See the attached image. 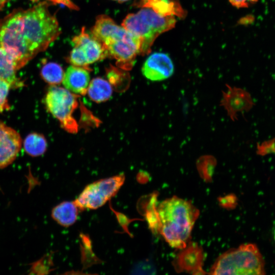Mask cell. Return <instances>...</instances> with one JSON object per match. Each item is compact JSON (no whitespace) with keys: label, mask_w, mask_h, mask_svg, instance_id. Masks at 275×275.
Listing matches in <instances>:
<instances>
[{"label":"cell","mask_w":275,"mask_h":275,"mask_svg":"<svg viewBox=\"0 0 275 275\" xmlns=\"http://www.w3.org/2000/svg\"><path fill=\"white\" fill-rule=\"evenodd\" d=\"M147 1V0H141L140 4H141V3H142L144 2H145V1Z\"/></svg>","instance_id":"d4e9b609"},{"label":"cell","mask_w":275,"mask_h":275,"mask_svg":"<svg viewBox=\"0 0 275 275\" xmlns=\"http://www.w3.org/2000/svg\"><path fill=\"white\" fill-rule=\"evenodd\" d=\"M123 174L99 180L92 183L97 193L107 201L118 192L125 181Z\"/></svg>","instance_id":"4fadbf2b"},{"label":"cell","mask_w":275,"mask_h":275,"mask_svg":"<svg viewBox=\"0 0 275 275\" xmlns=\"http://www.w3.org/2000/svg\"><path fill=\"white\" fill-rule=\"evenodd\" d=\"M158 229L172 248H185L199 211L193 204L176 196L162 201L156 210Z\"/></svg>","instance_id":"6da1fadb"},{"label":"cell","mask_w":275,"mask_h":275,"mask_svg":"<svg viewBox=\"0 0 275 275\" xmlns=\"http://www.w3.org/2000/svg\"><path fill=\"white\" fill-rule=\"evenodd\" d=\"M176 21L175 16L162 13L149 6H142L138 12L128 14L122 26L139 39L140 54L145 55L150 52L155 39L172 29Z\"/></svg>","instance_id":"3957f363"},{"label":"cell","mask_w":275,"mask_h":275,"mask_svg":"<svg viewBox=\"0 0 275 275\" xmlns=\"http://www.w3.org/2000/svg\"><path fill=\"white\" fill-rule=\"evenodd\" d=\"M274 239L275 240V229H274Z\"/></svg>","instance_id":"484cf974"},{"label":"cell","mask_w":275,"mask_h":275,"mask_svg":"<svg viewBox=\"0 0 275 275\" xmlns=\"http://www.w3.org/2000/svg\"><path fill=\"white\" fill-rule=\"evenodd\" d=\"M89 71L84 68L70 66L64 73L62 81L65 88L76 95H85L90 82Z\"/></svg>","instance_id":"30bf717a"},{"label":"cell","mask_w":275,"mask_h":275,"mask_svg":"<svg viewBox=\"0 0 275 275\" xmlns=\"http://www.w3.org/2000/svg\"><path fill=\"white\" fill-rule=\"evenodd\" d=\"M50 2L53 4H62L71 10H77L78 9L72 0H50Z\"/></svg>","instance_id":"ffe728a7"},{"label":"cell","mask_w":275,"mask_h":275,"mask_svg":"<svg viewBox=\"0 0 275 275\" xmlns=\"http://www.w3.org/2000/svg\"><path fill=\"white\" fill-rule=\"evenodd\" d=\"M57 19L41 2L26 10H22V33L34 56L45 50L61 34Z\"/></svg>","instance_id":"7a4b0ae2"},{"label":"cell","mask_w":275,"mask_h":275,"mask_svg":"<svg viewBox=\"0 0 275 275\" xmlns=\"http://www.w3.org/2000/svg\"><path fill=\"white\" fill-rule=\"evenodd\" d=\"M67 60L72 65L86 68L90 70L89 64L82 49L77 46H73Z\"/></svg>","instance_id":"e0dca14e"},{"label":"cell","mask_w":275,"mask_h":275,"mask_svg":"<svg viewBox=\"0 0 275 275\" xmlns=\"http://www.w3.org/2000/svg\"><path fill=\"white\" fill-rule=\"evenodd\" d=\"M116 213L117 217L118 219V221L120 224L121 225L122 227L124 230H127L128 234H130L128 231L127 225L130 220L127 218L122 213L116 212L115 211H114Z\"/></svg>","instance_id":"44dd1931"},{"label":"cell","mask_w":275,"mask_h":275,"mask_svg":"<svg viewBox=\"0 0 275 275\" xmlns=\"http://www.w3.org/2000/svg\"><path fill=\"white\" fill-rule=\"evenodd\" d=\"M11 88L7 81L0 79V112L9 108L7 97Z\"/></svg>","instance_id":"ac0fdd59"},{"label":"cell","mask_w":275,"mask_h":275,"mask_svg":"<svg viewBox=\"0 0 275 275\" xmlns=\"http://www.w3.org/2000/svg\"><path fill=\"white\" fill-rule=\"evenodd\" d=\"M212 274H253L265 273L264 261L256 245L242 244L226 251L212 265Z\"/></svg>","instance_id":"277c9868"},{"label":"cell","mask_w":275,"mask_h":275,"mask_svg":"<svg viewBox=\"0 0 275 275\" xmlns=\"http://www.w3.org/2000/svg\"><path fill=\"white\" fill-rule=\"evenodd\" d=\"M40 74L42 78L47 83L51 85H57L62 82L64 73L60 64L49 62L42 66Z\"/></svg>","instance_id":"2e32d148"},{"label":"cell","mask_w":275,"mask_h":275,"mask_svg":"<svg viewBox=\"0 0 275 275\" xmlns=\"http://www.w3.org/2000/svg\"><path fill=\"white\" fill-rule=\"evenodd\" d=\"M6 0H0V8L4 6Z\"/></svg>","instance_id":"7402d4cb"},{"label":"cell","mask_w":275,"mask_h":275,"mask_svg":"<svg viewBox=\"0 0 275 275\" xmlns=\"http://www.w3.org/2000/svg\"><path fill=\"white\" fill-rule=\"evenodd\" d=\"M31 1H32V2H38V1H40V0H31ZM47 1H50V0H47Z\"/></svg>","instance_id":"cb8c5ba5"},{"label":"cell","mask_w":275,"mask_h":275,"mask_svg":"<svg viewBox=\"0 0 275 275\" xmlns=\"http://www.w3.org/2000/svg\"><path fill=\"white\" fill-rule=\"evenodd\" d=\"M174 71V66L170 57L166 53L156 52L145 61L142 72L147 79L154 81L164 80L170 77Z\"/></svg>","instance_id":"ba28073f"},{"label":"cell","mask_w":275,"mask_h":275,"mask_svg":"<svg viewBox=\"0 0 275 275\" xmlns=\"http://www.w3.org/2000/svg\"><path fill=\"white\" fill-rule=\"evenodd\" d=\"M47 142L44 135L33 132L29 134L23 141L25 152L29 155L37 157L44 154L47 149Z\"/></svg>","instance_id":"9a60e30c"},{"label":"cell","mask_w":275,"mask_h":275,"mask_svg":"<svg viewBox=\"0 0 275 275\" xmlns=\"http://www.w3.org/2000/svg\"><path fill=\"white\" fill-rule=\"evenodd\" d=\"M222 104L232 119L237 112L247 107L248 96L240 89L229 87L224 93Z\"/></svg>","instance_id":"8fae6325"},{"label":"cell","mask_w":275,"mask_h":275,"mask_svg":"<svg viewBox=\"0 0 275 275\" xmlns=\"http://www.w3.org/2000/svg\"><path fill=\"white\" fill-rule=\"evenodd\" d=\"M114 1L120 2V3H123V2H125L126 1H127L128 0H114Z\"/></svg>","instance_id":"603a6c76"},{"label":"cell","mask_w":275,"mask_h":275,"mask_svg":"<svg viewBox=\"0 0 275 275\" xmlns=\"http://www.w3.org/2000/svg\"><path fill=\"white\" fill-rule=\"evenodd\" d=\"M72 43L73 46H79L82 49L89 65L107 57L102 43L87 33L85 27L79 34L73 37Z\"/></svg>","instance_id":"9c48e42d"},{"label":"cell","mask_w":275,"mask_h":275,"mask_svg":"<svg viewBox=\"0 0 275 275\" xmlns=\"http://www.w3.org/2000/svg\"><path fill=\"white\" fill-rule=\"evenodd\" d=\"M113 89L110 83L106 80L96 77L89 84L87 93L93 101L99 103L107 100L112 96Z\"/></svg>","instance_id":"5bb4252c"},{"label":"cell","mask_w":275,"mask_h":275,"mask_svg":"<svg viewBox=\"0 0 275 275\" xmlns=\"http://www.w3.org/2000/svg\"><path fill=\"white\" fill-rule=\"evenodd\" d=\"M0 48L10 57L16 70L34 58L22 33V10L14 11L0 22Z\"/></svg>","instance_id":"5b68a950"},{"label":"cell","mask_w":275,"mask_h":275,"mask_svg":"<svg viewBox=\"0 0 275 275\" xmlns=\"http://www.w3.org/2000/svg\"><path fill=\"white\" fill-rule=\"evenodd\" d=\"M21 146L19 133L0 121V169L8 166L15 160Z\"/></svg>","instance_id":"52a82bcc"},{"label":"cell","mask_w":275,"mask_h":275,"mask_svg":"<svg viewBox=\"0 0 275 275\" xmlns=\"http://www.w3.org/2000/svg\"><path fill=\"white\" fill-rule=\"evenodd\" d=\"M77 97L65 88L51 85L44 100L48 112L60 122L64 129L73 133L78 131V124L73 115L78 104Z\"/></svg>","instance_id":"8992f818"},{"label":"cell","mask_w":275,"mask_h":275,"mask_svg":"<svg viewBox=\"0 0 275 275\" xmlns=\"http://www.w3.org/2000/svg\"><path fill=\"white\" fill-rule=\"evenodd\" d=\"M232 5L237 8H244L250 4L255 3L258 0H229Z\"/></svg>","instance_id":"d6986e66"},{"label":"cell","mask_w":275,"mask_h":275,"mask_svg":"<svg viewBox=\"0 0 275 275\" xmlns=\"http://www.w3.org/2000/svg\"><path fill=\"white\" fill-rule=\"evenodd\" d=\"M79 211L74 201H64L53 208L51 216L59 225L68 227L75 223Z\"/></svg>","instance_id":"7c38bea8"}]
</instances>
